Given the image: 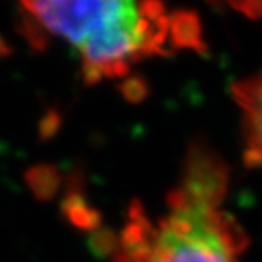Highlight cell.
<instances>
[{
	"label": "cell",
	"mask_w": 262,
	"mask_h": 262,
	"mask_svg": "<svg viewBox=\"0 0 262 262\" xmlns=\"http://www.w3.org/2000/svg\"><path fill=\"white\" fill-rule=\"evenodd\" d=\"M20 29L34 48L43 50L50 38L75 48L87 83L121 78L131 67L151 55L165 53L167 45L184 46L198 38L194 17L181 24L157 2H23Z\"/></svg>",
	"instance_id": "cell-1"
},
{
	"label": "cell",
	"mask_w": 262,
	"mask_h": 262,
	"mask_svg": "<svg viewBox=\"0 0 262 262\" xmlns=\"http://www.w3.org/2000/svg\"><path fill=\"white\" fill-rule=\"evenodd\" d=\"M223 191L222 164L194 155L162 216L151 222L141 206L131 209L114 262H238L247 240L223 211Z\"/></svg>",
	"instance_id": "cell-2"
},
{
	"label": "cell",
	"mask_w": 262,
	"mask_h": 262,
	"mask_svg": "<svg viewBox=\"0 0 262 262\" xmlns=\"http://www.w3.org/2000/svg\"><path fill=\"white\" fill-rule=\"evenodd\" d=\"M233 96L242 113L247 160L262 167V72L235 83Z\"/></svg>",
	"instance_id": "cell-3"
},
{
	"label": "cell",
	"mask_w": 262,
	"mask_h": 262,
	"mask_svg": "<svg viewBox=\"0 0 262 262\" xmlns=\"http://www.w3.org/2000/svg\"><path fill=\"white\" fill-rule=\"evenodd\" d=\"M31 191L39 199H50L58 189V172L51 165H36L28 172Z\"/></svg>",
	"instance_id": "cell-4"
}]
</instances>
